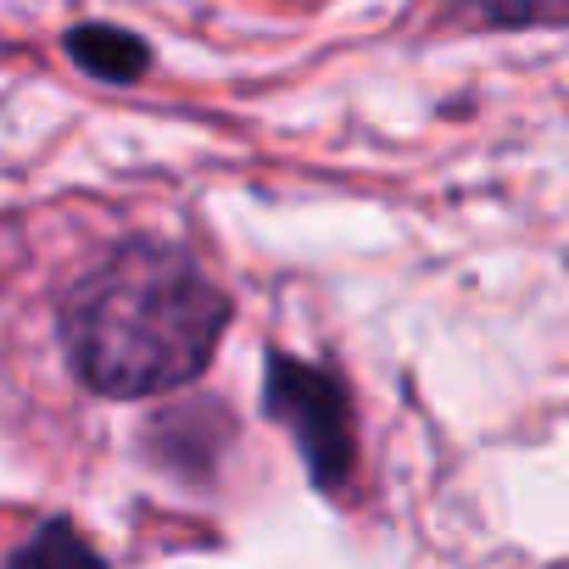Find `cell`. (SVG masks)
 Returning <instances> with one entry per match:
<instances>
[{"label":"cell","mask_w":569,"mask_h":569,"mask_svg":"<svg viewBox=\"0 0 569 569\" xmlns=\"http://www.w3.org/2000/svg\"><path fill=\"white\" fill-rule=\"evenodd\" d=\"M229 325L218 284L179 251L134 240L62 302V347L101 397H157L196 380Z\"/></svg>","instance_id":"obj_1"},{"label":"cell","mask_w":569,"mask_h":569,"mask_svg":"<svg viewBox=\"0 0 569 569\" xmlns=\"http://www.w3.org/2000/svg\"><path fill=\"white\" fill-rule=\"evenodd\" d=\"M262 408L297 436L302 447V463L308 475L325 486V491H341L347 475H352V408H347V391L325 375V369H308L297 358H268V375H262Z\"/></svg>","instance_id":"obj_2"},{"label":"cell","mask_w":569,"mask_h":569,"mask_svg":"<svg viewBox=\"0 0 569 569\" xmlns=\"http://www.w3.org/2000/svg\"><path fill=\"white\" fill-rule=\"evenodd\" d=\"M68 57H73L84 73L107 79V84H134V79L146 73V62H151L146 40H134V34H123V29H112V23H79V29L68 34Z\"/></svg>","instance_id":"obj_3"},{"label":"cell","mask_w":569,"mask_h":569,"mask_svg":"<svg viewBox=\"0 0 569 569\" xmlns=\"http://www.w3.org/2000/svg\"><path fill=\"white\" fill-rule=\"evenodd\" d=\"M7 569H107L101 558H96V547L73 530V525H46V530H34L18 552H12V563Z\"/></svg>","instance_id":"obj_4"}]
</instances>
